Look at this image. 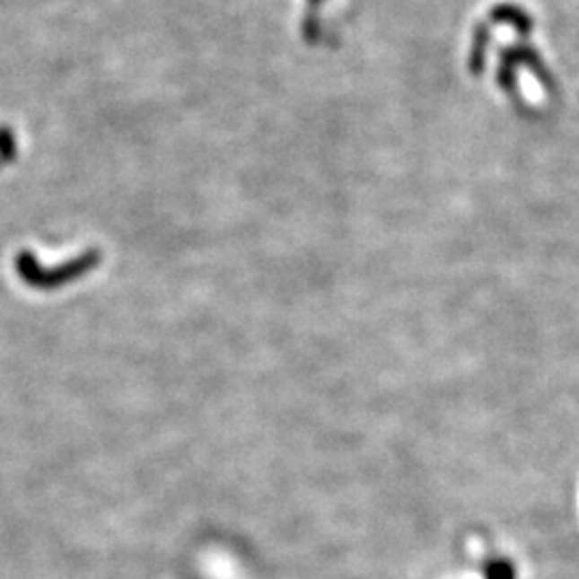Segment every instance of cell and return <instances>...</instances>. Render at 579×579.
<instances>
[{
	"mask_svg": "<svg viewBox=\"0 0 579 579\" xmlns=\"http://www.w3.org/2000/svg\"><path fill=\"white\" fill-rule=\"evenodd\" d=\"M307 3H309V11H313L316 7H320V4H322L324 0H307Z\"/></svg>",
	"mask_w": 579,
	"mask_h": 579,
	"instance_id": "9",
	"label": "cell"
},
{
	"mask_svg": "<svg viewBox=\"0 0 579 579\" xmlns=\"http://www.w3.org/2000/svg\"><path fill=\"white\" fill-rule=\"evenodd\" d=\"M509 49H511L513 58H515L517 67H526L528 71H532V74L537 75V80L545 88H548V91H551V88H554V80H551L549 71L543 65V60H540L537 49H532L531 46H523V43H520V46H513Z\"/></svg>",
	"mask_w": 579,
	"mask_h": 579,
	"instance_id": "4",
	"label": "cell"
},
{
	"mask_svg": "<svg viewBox=\"0 0 579 579\" xmlns=\"http://www.w3.org/2000/svg\"><path fill=\"white\" fill-rule=\"evenodd\" d=\"M99 262L97 251H88L84 256H80L77 260H69L67 264L57 268H46L41 262H37V258L32 256L31 251H20L15 256V270L31 288L39 290H52L60 288L71 279L82 277V275L88 273L91 268H95Z\"/></svg>",
	"mask_w": 579,
	"mask_h": 579,
	"instance_id": "1",
	"label": "cell"
},
{
	"mask_svg": "<svg viewBox=\"0 0 579 579\" xmlns=\"http://www.w3.org/2000/svg\"><path fill=\"white\" fill-rule=\"evenodd\" d=\"M496 82L502 91L509 92L511 97H515L517 92V63L513 58L511 49L504 48L500 52V60H498V71H496Z\"/></svg>",
	"mask_w": 579,
	"mask_h": 579,
	"instance_id": "5",
	"label": "cell"
},
{
	"mask_svg": "<svg viewBox=\"0 0 579 579\" xmlns=\"http://www.w3.org/2000/svg\"><path fill=\"white\" fill-rule=\"evenodd\" d=\"M483 573H485V579H517L515 566L504 558L487 560L483 566Z\"/></svg>",
	"mask_w": 579,
	"mask_h": 579,
	"instance_id": "6",
	"label": "cell"
},
{
	"mask_svg": "<svg viewBox=\"0 0 579 579\" xmlns=\"http://www.w3.org/2000/svg\"><path fill=\"white\" fill-rule=\"evenodd\" d=\"M303 37H305L307 43H316L318 37H320V22L313 18L311 13L307 15L305 22H303Z\"/></svg>",
	"mask_w": 579,
	"mask_h": 579,
	"instance_id": "8",
	"label": "cell"
},
{
	"mask_svg": "<svg viewBox=\"0 0 579 579\" xmlns=\"http://www.w3.org/2000/svg\"><path fill=\"white\" fill-rule=\"evenodd\" d=\"M489 20H492L494 24L511 26V29L522 37H528L532 32L531 15H528L522 7H517V4H511V3L496 4V7L489 11Z\"/></svg>",
	"mask_w": 579,
	"mask_h": 579,
	"instance_id": "2",
	"label": "cell"
},
{
	"mask_svg": "<svg viewBox=\"0 0 579 579\" xmlns=\"http://www.w3.org/2000/svg\"><path fill=\"white\" fill-rule=\"evenodd\" d=\"M15 154H18V142L13 131L7 125H0V163L13 162Z\"/></svg>",
	"mask_w": 579,
	"mask_h": 579,
	"instance_id": "7",
	"label": "cell"
},
{
	"mask_svg": "<svg viewBox=\"0 0 579 579\" xmlns=\"http://www.w3.org/2000/svg\"><path fill=\"white\" fill-rule=\"evenodd\" d=\"M489 41H492V31H489V26L485 24V22H481L472 32V46L470 52H468V71H470L472 75H481L485 71Z\"/></svg>",
	"mask_w": 579,
	"mask_h": 579,
	"instance_id": "3",
	"label": "cell"
}]
</instances>
